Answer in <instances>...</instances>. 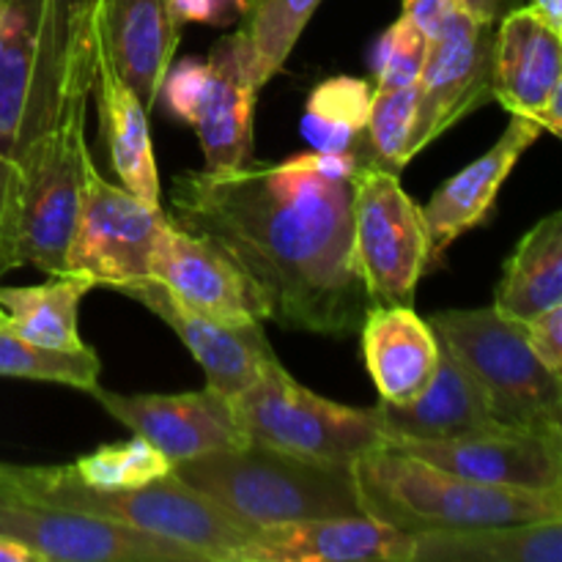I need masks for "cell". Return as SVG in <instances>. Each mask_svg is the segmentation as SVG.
Listing matches in <instances>:
<instances>
[{
    "instance_id": "cell-1",
    "label": "cell",
    "mask_w": 562,
    "mask_h": 562,
    "mask_svg": "<svg viewBox=\"0 0 562 562\" xmlns=\"http://www.w3.org/2000/svg\"><path fill=\"white\" fill-rule=\"evenodd\" d=\"M355 151L192 170L173 179L170 220L217 241L256 283L269 322L316 335L360 329L368 300L355 261Z\"/></svg>"
},
{
    "instance_id": "cell-2",
    "label": "cell",
    "mask_w": 562,
    "mask_h": 562,
    "mask_svg": "<svg viewBox=\"0 0 562 562\" xmlns=\"http://www.w3.org/2000/svg\"><path fill=\"white\" fill-rule=\"evenodd\" d=\"M91 0H0V154L20 162L91 60Z\"/></svg>"
},
{
    "instance_id": "cell-3",
    "label": "cell",
    "mask_w": 562,
    "mask_h": 562,
    "mask_svg": "<svg viewBox=\"0 0 562 562\" xmlns=\"http://www.w3.org/2000/svg\"><path fill=\"white\" fill-rule=\"evenodd\" d=\"M351 470L362 514L412 536L562 519V492L467 481L390 445L362 453Z\"/></svg>"
},
{
    "instance_id": "cell-4",
    "label": "cell",
    "mask_w": 562,
    "mask_h": 562,
    "mask_svg": "<svg viewBox=\"0 0 562 562\" xmlns=\"http://www.w3.org/2000/svg\"><path fill=\"white\" fill-rule=\"evenodd\" d=\"M173 472L252 532L291 521L362 516L351 464L300 459L247 442L181 461Z\"/></svg>"
},
{
    "instance_id": "cell-5",
    "label": "cell",
    "mask_w": 562,
    "mask_h": 562,
    "mask_svg": "<svg viewBox=\"0 0 562 562\" xmlns=\"http://www.w3.org/2000/svg\"><path fill=\"white\" fill-rule=\"evenodd\" d=\"M91 88L93 55L71 77L55 124L16 162L5 256L9 272L36 267L44 274H66V252L80 209L86 165L91 159L86 143Z\"/></svg>"
},
{
    "instance_id": "cell-6",
    "label": "cell",
    "mask_w": 562,
    "mask_h": 562,
    "mask_svg": "<svg viewBox=\"0 0 562 562\" xmlns=\"http://www.w3.org/2000/svg\"><path fill=\"white\" fill-rule=\"evenodd\" d=\"M0 483L22 494L86 510L110 521L181 543L206 562H231L236 549L252 536L214 499L187 486L176 472L157 477L140 488L102 492L91 488L69 467H20L0 461Z\"/></svg>"
},
{
    "instance_id": "cell-7",
    "label": "cell",
    "mask_w": 562,
    "mask_h": 562,
    "mask_svg": "<svg viewBox=\"0 0 562 562\" xmlns=\"http://www.w3.org/2000/svg\"><path fill=\"white\" fill-rule=\"evenodd\" d=\"M428 324L481 384L499 426L562 431V376L532 355L519 322L492 305L434 313Z\"/></svg>"
},
{
    "instance_id": "cell-8",
    "label": "cell",
    "mask_w": 562,
    "mask_h": 562,
    "mask_svg": "<svg viewBox=\"0 0 562 562\" xmlns=\"http://www.w3.org/2000/svg\"><path fill=\"white\" fill-rule=\"evenodd\" d=\"M247 442L311 461L355 464L384 445L376 409H355L322 398L296 382L280 360L263 366L256 382L234 398Z\"/></svg>"
},
{
    "instance_id": "cell-9",
    "label": "cell",
    "mask_w": 562,
    "mask_h": 562,
    "mask_svg": "<svg viewBox=\"0 0 562 562\" xmlns=\"http://www.w3.org/2000/svg\"><path fill=\"white\" fill-rule=\"evenodd\" d=\"M355 261L368 300L412 305L431 263L423 209L401 187L398 173L360 165L355 179Z\"/></svg>"
},
{
    "instance_id": "cell-10",
    "label": "cell",
    "mask_w": 562,
    "mask_h": 562,
    "mask_svg": "<svg viewBox=\"0 0 562 562\" xmlns=\"http://www.w3.org/2000/svg\"><path fill=\"white\" fill-rule=\"evenodd\" d=\"M162 203H146L86 165L80 209L66 252V274H80L97 289H124L151 278V252L165 225Z\"/></svg>"
},
{
    "instance_id": "cell-11",
    "label": "cell",
    "mask_w": 562,
    "mask_h": 562,
    "mask_svg": "<svg viewBox=\"0 0 562 562\" xmlns=\"http://www.w3.org/2000/svg\"><path fill=\"white\" fill-rule=\"evenodd\" d=\"M0 536L38 562H206L198 552L86 510L60 508L0 483Z\"/></svg>"
},
{
    "instance_id": "cell-12",
    "label": "cell",
    "mask_w": 562,
    "mask_h": 562,
    "mask_svg": "<svg viewBox=\"0 0 562 562\" xmlns=\"http://www.w3.org/2000/svg\"><path fill=\"white\" fill-rule=\"evenodd\" d=\"M492 44L494 25L472 20L464 9H456L442 31L428 38L417 77L412 157L492 99Z\"/></svg>"
},
{
    "instance_id": "cell-13",
    "label": "cell",
    "mask_w": 562,
    "mask_h": 562,
    "mask_svg": "<svg viewBox=\"0 0 562 562\" xmlns=\"http://www.w3.org/2000/svg\"><path fill=\"white\" fill-rule=\"evenodd\" d=\"M426 464L488 486L562 492V431L494 426L448 439L384 442Z\"/></svg>"
},
{
    "instance_id": "cell-14",
    "label": "cell",
    "mask_w": 562,
    "mask_h": 562,
    "mask_svg": "<svg viewBox=\"0 0 562 562\" xmlns=\"http://www.w3.org/2000/svg\"><path fill=\"white\" fill-rule=\"evenodd\" d=\"M93 398L135 437L151 442L170 464L198 459L223 448L247 445L236 417L234 398H225L206 384L198 393H137L124 395L97 387Z\"/></svg>"
},
{
    "instance_id": "cell-15",
    "label": "cell",
    "mask_w": 562,
    "mask_h": 562,
    "mask_svg": "<svg viewBox=\"0 0 562 562\" xmlns=\"http://www.w3.org/2000/svg\"><path fill=\"white\" fill-rule=\"evenodd\" d=\"M151 278L195 313L217 322H269L267 302L245 269L206 236L190 234L168 214L151 252Z\"/></svg>"
},
{
    "instance_id": "cell-16",
    "label": "cell",
    "mask_w": 562,
    "mask_h": 562,
    "mask_svg": "<svg viewBox=\"0 0 562 562\" xmlns=\"http://www.w3.org/2000/svg\"><path fill=\"white\" fill-rule=\"evenodd\" d=\"M492 99L552 135L562 132V33L530 5H514L494 25Z\"/></svg>"
},
{
    "instance_id": "cell-17",
    "label": "cell",
    "mask_w": 562,
    "mask_h": 562,
    "mask_svg": "<svg viewBox=\"0 0 562 562\" xmlns=\"http://www.w3.org/2000/svg\"><path fill=\"white\" fill-rule=\"evenodd\" d=\"M119 291L148 307L154 316L162 318L179 335L181 344L190 349V355L206 373L209 387L217 390L225 398H236L245 393L263 371V366L278 357L263 335L261 322L228 324L201 316L184 302L176 300L154 278H143Z\"/></svg>"
},
{
    "instance_id": "cell-18",
    "label": "cell",
    "mask_w": 562,
    "mask_h": 562,
    "mask_svg": "<svg viewBox=\"0 0 562 562\" xmlns=\"http://www.w3.org/2000/svg\"><path fill=\"white\" fill-rule=\"evenodd\" d=\"M181 25L170 0H91V36L143 108L157 104Z\"/></svg>"
},
{
    "instance_id": "cell-19",
    "label": "cell",
    "mask_w": 562,
    "mask_h": 562,
    "mask_svg": "<svg viewBox=\"0 0 562 562\" xmlns=\"http://www.w3.org/2000/svg\"><path fill=\"white\" fill-rule=\"evenodd\" d=\"M409 558L412 532L362 514L256 530L231 562H409Z\"/></svg>"
},
{
    "instance_id": "cell-20",
    "label": "cell",
    "mask_w": 562,
    "mask_h": 562,
    "mask_svg": "<svg viewBox=\"0 0 562 562\" xmlns=\"http://www.w3.org/2000/svg\"><path fill=\"white\" fill-rule=\"evenodd\" d=\"M541 126L530 119L514 115L508 130L483 157L467 165L456 176H450L431 201L423 206V223L428 234V256L431 261L442 258V252L467 231L477 228L492 214L499 190L519 165L521 154L538 140Z\"/></svg>"
},
{
    "instance_id": "cell-21",
    "label": "cell",
    "mask_w": 562,
    "mask_h": 562,
    "mask_svg": "<svg viewBox=\"0 0 562 562\" xmlns=\"http://www.w3.org/2000/svg\"><path fill=\"white\" fill-rule=\"evenodd\" d=\"M212 80L192 130L201 140L203 170H234L250 162L252 110H256V75L252 49L245 31L223 36L209 53Z\"/></svg>"
},
{
    "instance_id": "cell-22",
    "label": "cell",
    "mask_w": 562,
    "mask_h": 562,
    "mask_svg": "<svg viewBox=\"0 0 562 562\" xmlns=\"http://www.w3.org/2000/svg\"><path fill=\"white\" fill-rule=\"evenodd\" d=\"M368 373L384 404H409L431 384L439 366L437 333L412 305H368L360 322Z\"/></svg>"
},
{
    "instance_id": "cell-23",
    "label": "cell",
    "mask_w": 562,
    "mask_h": 562,
    "mask_svg": "<svg viewBox=\"0 0 562 562\" xmlns=\"http://www.w3.org/2000/svg\"><path fill=\"white\" fill-rule=\"evenodd\" d=\"M373 409H376L384 442L464 437V434L499 426L492 417L481 384L472 379V373L456 360V355L445 344L439 349V366L431 384L415 401L409 404L379 401Z\"/></svg>"
},
{
    "instance_id": "cell-24",
    "label": "cell",
    "mask_w": 562,
    "mask_h": 562,
    "mask_svg": "<svg viewBox=\"0 0 562 562\" xmlns=\"http://www.w3.org/2000/svg\"><path fill=\"white\" fill-rule=\"evenodd\" d=\"M93 86H97L99 104V135L108 146L110 165L121 187L140 201L159 203L162 184H159L157 159H154L148 110L143 108L140 99L126 86L124 77L115 71L97 42H93Z\"/></svg>"
},
{
    "instance_id": "cell-25",
    "label": "cell",
    "mask_w": 562,
    "mask_h": 562,
    "mask_svg": "<svg viewBox=\"0 0 562 562\" xmlns=\"http://www.w3.org/2000/svg\"><path fill=\"white\" fill-rule=\"evenodd\" d=\"M409 562H562V519L417 532Z\"/></svg>"
},
{
    "instance_id": "cell-26",
    "label": "cell",
    "mask_w": 562,
    "mask_h": 562,
    "mask_svg": "<svg viewBox=\"0 0 562 562\" xmlns=\"http://www.w3.org/2000/svg\"><path fill=\"white\" fill-rule=\"evenodd\" d=\"M554 305H562V212L521 236L494 291V307L519 324Z\"/></svg>"
},
{
    "instance_id": "cell-27",
    "label": "cell",
    "mask_w": 562,
    "mask_h": 562,
    "mask_svg": "<svg viewBox=\"0 0 562 562\" xmlns=\"http://www.w3.org/2000/svg\"><path fill=\"white\" fill-rule=\"evenodd\" d=\"M93 285L80 274H49L42 285H0V313L20 338L60 351L86 349L77 311Z\"/></svg>"
},
{
    "instance_id": "cell-28",
    "label": "cell",
    "mask_w": 562,
    "mask_h": 562,
    "mask_svg": "<svg viewBox=\"0 0 562 562\" xmlns=\"http://www.w3.org/2000/svg\"><path fill=\"white\" fill-rule=\"evenodd\" d=\"M373 86L362 77L338 75L318 82L311 91L302 115V137L313 151H357L371 115Z\"/></svg>"
},
{
    "instance_id": "cell-29",
    "label": "cell",
    "mask_w": 562,
    "mask_h": 562,
    "mask_svg": "<svg viewBox=\"0 0 562 562\" xmlns=\"http://www.w3.org/2000/svg\"><path fill=\"white\" fill-rule=\"evenodd\" d=\"M318 5L322 0H250L247 3L241 31L250 42L252 75H256L258 88L267 86L283 69Z\"/></svg>"
},
{
    "instance_id": "cell-30",
    "label": "cell",
    "mask_w": 562,
    "mask_h": 562,
    "mask_svg": "<svg viewBox=\"0 0 562 562\" xmlns=\"http://www.w3.org/2000/svg\"><path fill=\"white\" fill-rule=\"evenodd\" d=\"M99 373H102V362L91 346L80 351H60L31 344L20 338L0 313V376L55 382L93 393L99 387Z\"/></svg>"
},
{
    "instance_id": "cell-31",
    "label": "cell",
    "mask_w": 562,
    "mask_h": 562,
    "mask_svg": "<svg viewBox=\"0 0 562 562\" xmlns=\"http://www.w3.org/2000/svg\"><path fill=\"white\" fill-rule=\"evenodd\" d=\"M417 121V82L401 88H373L366 135L357 146L362 165L401 173L412 162V135Z\"/></svg>"
},
{
    "instance_id": "cell-32",
    "label": "cell",
    "mask_w": 562,
    "mask_h": 562,
    "mask_svg": "<svg viewBox=\"0 0 562 562\" xmlns=\"http://www.w3.org/2000/svg\"><path fill=\"white\" fill-rule=\"evenodd\" d=\"M86 486L102 488V492H121V488H140L157 477L173 472V464L146 442L143 437L130 442L102 445L93 453L82 456L69 467Z\"/></svg>"
},
{
    "instance_id": "cell-33",
    "label": "cell",
    "mask_w": 562,
    "mask_h": 562,
    "mask_svg": "<svg viewBox=\"0 0 562 562\" xmlns=\"http://www.w3.org/2000/svg\"><path fill=\"white\" fill-rule=\"evenodd\" d=\"M426 58V36L409 16L401 14L371 49L373 88H401L417 82Z\"/></svg>"
},
{
    "instance_id": "cell-34",
    "label": "cell",
    "mask_w": 562,
    "mask_h": 562,
    "mask_svg": "<svg viewBox=\"0 0 562 562\" xmlns=\"http://www.w3.org/2000/svg\"><path fill=\"white\" fill-rule=\"evenodd\" d=\"M209 80H212V66L209 60L184 58L179 64H170L165 71L162 86H159L157 102H162L165 113L179 124H195L198 110L206 97Z\"/></svg>"
},
{
    "instance_id": "cell-35",
    "label": "cell",
    "mask_w": 562,
    "mask_h": 562,
    "mask_svg": "<svg viewBox=\"0 0 562 562\" xmlns=\"http://www.w3.org/2000/svg\"><path fill=\"white\" fill-rule=\"evenodd\" d=\"M530 344L532 355L543 362L552 373L562 376V305L549 307L538 316L519 324Z\"/></svg>"
},
{
    "instance_id": "cell-36",
    "label": "cell",
    "mask_w": 562,
    "mask_h": 562,
    "mask_svg": "<svg viewBox=\"0 0 562 562\" xmlns=\"http://www.w3.org/2000/svg\"><path fill=\"white\" fill-rule=\"evenodd\" d=\"M181 22H201V25H231L241 20L247 0H170Z\"/></svg>"
},
{
    "instance_id": "cell-37",
    "label": "cell",
    "mask_w": 562,
    "mask_h": 562,
    "mask_svg": "<svg viewBox=\"0 0 562 562\" xmlns=\"http://www.w3.org/2000/svg\"><path fill=\"white\" fill-rule=\"evenodd\" d=\"M401 5H404V16L415 22L417 31L426 36V42L437 36L445 22L453 16V11L459 9L453 0H401Z\"/></svg>"
},
{
    "instance_id": "cell-38",
    "label": "cell",
    "mask_w": 562,
    "mask_h": 562,
    "mask_svg": "<svg viewBox=\"0 0 562 562\" xmlns=\"http://www.w3.org/2000/svg\"><path fill=\"white\" fill-rule=\"evenodd\" d=\"M14 179L16 165L0 154V278L9 272V228H11V203H14Z\"/></svg>"
},
{
    "instance_id": "cell-39",
    "label": "cell",
    "mask_w": 562,
    "mask_h": 562,
    "mask_svg": "<svg viewBox=\"0 0 562 562\" xmlns=\"http://www.w3.org/2000/svg\"><path fill=\"white\" fill-rule=\"evenodd\" d=\"M453 3L464 9L472 20L486 22V25H497L499 16L514 9V0H453Z\"/></svg>"
},
{
    "instance_id": "cell-40",
    "label": "cell",
    "mask_w": 562,
    "mask_h": 562,
    "mask_svg": "<svg viewBox=\"0 0 562 562\" xmlns=\"http://www.w3.org/2000/svg\"><path fill=\"white\" fill-rule=\"evenodd\" d=\"M527 5H530L552 31L562 33V0H527Z\"/></svg>"
},
{
    "instance_id": "cell-41",
    "label": "cell",
    "mask_w": 562,
    "mask_h": 562,
    "mask_svg": "<svg viewBox=\"0 0 562 562\" xmlns=\"http://www.w3.org/2000/svg\"><path fill=\"white\" fill-rule=\"evenodd\" d=\"M0 562H38V558L14 538L0 536Z\"/></svg>"
},
{
    "instance_id": "cell-42",
    "label": "cell",
    "mask_w": 562,
    "mask_h": 562,
    "mask_svg": "<svg viewBox=\"0 0 562 562\" xmlns=\"http://www.w3.org/2000/svg\"><path fill=\"white\" fill-rule=\"evenodd\" d=\"M247 3H250V0H247Z\"/></svg>"
}]
</instances>
